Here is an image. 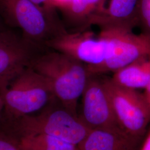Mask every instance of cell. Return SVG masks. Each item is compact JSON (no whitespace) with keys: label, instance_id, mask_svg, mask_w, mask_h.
Instances as JSON below:
<instances>
[{"label":"cell","instance_id":"6da1fadb","mask_svg":"<svg viewBox=\"0 0 150 150\" xmlns=\"http://www.w3.org/2000/svg\"><path fill=\"white\" fill-rule=\"evenodd\" d=\"M90 129L79 115L71 112L56 98L37 114L10 120L2 117L0 122V132L12 137L42 134L77 146Z\"/></svg>","mask_w":150,"mask_h":150},{"label":"cell","instance_id":"7a4b0ae2","mask_svg":"<svg viewBox=\"0 0 150 150\" xmlns=\"http://www.w3.org/2000/svg\"><path fill=\"white\" fill-rule=\"evenodd\" d=\"M30 67L46 77L55 98L77 115L78 101L91 76L86 64L48 48L33 60Z\"/></svg>","mask_w":150,"mask_h":150},{"label":"cell","instance_id":"3957f363","mask_svg":"<svg viewBox=\"0 0 150 150\" xmlns=\"http://www.w3.org/2000/svg\"><path fill=\"white\" fill-rule=\"evenodd\" d=\"M0 16L7 26L18 29L25 38L43 46L67 32L56 11L30 0H0Z\"/></svg>","mask_w":150,"mask_h":150},{"label":"cell","instance_id":"277c9868","mask_svg":"<svg viewBox=\"0 0 150 150\" xmlns=\"http://www.w3.org/2000/svg\"><path fill=\"white\" fill-rule=\"evenodd\" d=\"M1 96L7 120L37 114L55 98L47 79L31 67L12 81Z\"/></svg>","mask_w":150,"mask_h":150},{"label":"cell","instance_id":"5b68a950","mask_svg":"<svg viewBox=\"0 0 150 150\" xmlns=\"http://www.w3.org/2000/svg\"><path fill=\"white\" fill-rule=\"evenodd\" d=\"M46 46L86 64L88 70L103 64L112 54L115 46L111 32L84 30L68 31L49 41Z\"/></svg>","mask_w":150,"mask_h":150},{"label":"cell","instance_id":"8992f818","mask_svg":"<svg viewBox=\"0 0 150 150\" xmlns=\"http://www.w3.org/2000/svg\"><path fill=\"white\" fill-rule=\"evenodd\" d=\"M120 127L143 141L150 123V108L143 93L118 86L111 78L102 79Z\"/></svg>","mask_w":150,"mask_h":150},{"label":"cell","instance_id":"52a82bcc","mask_svg":"<svg viewBox=\"0 0 150 150\" xmlns=\"http://www.w3.org/2000/svg\"><path fill=\"white\" fill-rule=\"evenodd\" d=\"M48 48L28 40L16 28L7 26L0 29V94Z\"/></svg>","mask_w":150,"mask_h":150},{"label":"cell","instance_id":"ba28073f","mask_svg":"<svg viewBox=\"0 0 150 150\" xmlns=\"http://www.w3.org/2000/svg\"><path fill=\"white\" fill-rule=\"evenodd\" d=\"M81 97L82 107L79 117L89 129L122 130L115 117L103 80L97 75H91Z\"/></svg>","mask_w":150,"mask_h":150},{"label":"cell","instance_id":"9c48e42d","mask_svg":"<svg viewBox=\"0 0 150 150\" xmlns=\"http://www.w3.org/2000/svg\"><path fill=\"white\" fill-rule=\"evenodd\" d=\"M112 35V54L103 64L88 70L91 75L114 72L139 59L150 57V35L134 34L128 31H107Z\"/></svg>","mask_w":150,"mask_h":150},{"label":"cell","instance_id":"30bf717a","mask_svg":"<svg viewBox=\"0 0 150 150\" xmlns=\"http://www.w3.org/2000/svg\"><path fill=\"white\" fill-rule=\"evenodd\" d=\"M140 0H101L91 19L90 26L101 31H132L139 26Z\"/></svg>","mask_w":150,"mask_h":150},{"label":"cell","instance_id":"8fae6325","mask_svg":"<svg viewBox=\"0 0 150 150\" xmlns=\"http://www.w3.org/2000/svg\"><path fill=\"white\" fill-rule=\"evenodd\" d=\"M142 141L121 129H92L78 146L80 150H139Z\"/></svg>","mask_w":150,"mask_h":150},{"label":"cell","instance_id":"7c38bea8","mask_svg":"<svg viewBox=\"0 0 150 150\" xmlns=\"http://www.w3.org/2000/svg\"><path fill=\"white\" fill-rule=\"evenodd\" d=\"M101 0H67L59 7L63 23L71 28L70 32L88 29L91 19Z\"/></svg>","mask_w":150,"mask_h":150},{"label":"cell","instance_id":"4fadbf2b","mask_svg":"<svg viewBox=\"0 0 150 150\" xmlns=\"http://www.w3.org/2000/svg\"><path fill=\"white\" fill-rule=\"evenodd\" d=\"M111 79L118 86L126 88L145 90L150 80V57L141 59L116 71Z\"/></svg>","mask_w":150,"mask_h":150},{"label":"cell","instance_id":"5bb4252c","mask_svg":"<svg viewBox=\"0 0 150 150\" xmlns=\"http://www.w3.org/2000/svg\"><path fill=\"white\" fill-rule=\"evenodd\" d=\"M13 137L26 150H80L77 145L48 134H26Z\"/></svg>","mask_w":150,"mask_h":150},{"label":"cell","instance_id":"9a60e30c","mask_svg":"<svg viewBox=\"0 0 150 150\" xmlns=\"http://www.w3.org/2000/svg\"><path fill=\"white\" fill-rule=\"evenodd\" d=\"M139 26L142 28L143 32L150 35V0H140Z\"/></svg>","mask_w":150,"mask_h":150},{"label":"cell","instance_id":"2e32d148","mask_svg":"<svg viewBox=\"0 0 150 150\" xmlns=\"http://www.w3.org/2000/svg\"><path fill=\"white\" fill-rule=\"evenodd\" d=\"M0 150H26L15 138L0 132Z\"/></svg>","mask_w":150,"mask_h":150},{"label":"cell","instance_id":"e0dca14e","mask_svg":"<svg viewBox=\"0 0 150 150\" xmlns=\"http://www.w3.org/2000/svg\"><path fill=\"white\" fill-rule=\"evenodd\" d=\"M35 4L38 5L42 6L47 9L56 11V8H55L53 3L52 0H30Z\"/></svg>","mask_w":150,"mask_h":150},{"label":"cell","instance_id":"ac0fdd59","mask_svg":"<svg viewBox=\"0 0 150 150\" xmlns=\"http://www.w3.org/2000/svg\"><path fill=\"white\" fill-rule=\"evenodd\" d=\"M139 150H150V129L143 140Z\"/></svg>","mask_w":150,"mask_h":150},{"label":"cell","instance_id":"d6986e66","mask_svg":"<svg viewBox=\"0 0 150 150\" xmlns=\"http://www.w3.org/2000/svg\"><path fill=\"white\" fill-rule=\"evenodd\" d=\"M143 94L144 95L146 102L150 108V80L147 86L145 88V92Z\"/></svg>","mask_w":150,"mask_h":150},{"label":"cell","instance_id":"ffe728a7","mask_svg":"<svg viewBox=\"0 0 150 150\" xmlns=\"http://www.w3.org/2000/svg\"><path fill=\"white\" fill-rule=\"evenodd\" d=\"M54 6L56 9H59L67 1V0H52Z\"/></svg>","mask_w":150,"mask_h":150},{"label":"cell","instance_id":"44dd1931","mask_svg":"<svg viewBox=\"0 0 150 150\" xmlns=\"http://www.w3.org/2000/svg\"><path fill=\"white\" fill-rule=\"evenodd\" d=\"M4 101L2 97L0 94V122L1 121V120L3 117L4 115Z\"/></svg>","mask_w":150,"mask_h":150},{"label":"cell","instance_id":"7402d4cb","mask_svg":"<svg viewBox=\"0 0 150 150\" xmlns=\"http://www.w3.org/2000/svg\"><path fill=\"white\" fill-rule=\"evenodd\" d=\"M7 26L5 24V23L3 21L2 17L0 16V29L4 28L5 27H7Z\"/></svg>","mask_w":150,"mask_h":150}]
</instances>
